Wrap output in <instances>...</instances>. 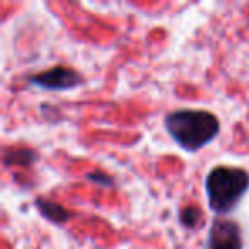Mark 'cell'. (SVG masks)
I'll use <instances>...</instances> for the list:
<instances>
[{"label": "cell", "mask_w": 249, "mask_h": 249, "mask_svg": "<svg viewBox=\"0 0 249 249\" xmlns=\"http://www.w3.org/2000/svg\"><path fill=\"white\" fill-rule=\"evenodd\" d=\"M179 222L183 227L186 229H198L203 222V212L198 205H188V207L181 208L179 212Z\"/></svg>", "instance_id": "cell-6"}, {"label": "cell", "mask_w": 249, "mask_h": 249, "mask_svg": "<svg viewBox=\"0 0 249 249\" xmlns=\"http://www.w3.org/2000/svg\"><path fill=\"white\" fill-rule=\"evenodd\" d=\"M208 207L217 217L232 213L249 191V173L235 166H217L205 178Z\"/></svg>", "instance_id": "cell-2"}, {"label": "cell", "mask_w": 249, "mask_h": 249, "mask_svg": "<svg viewBox=\"0 0 249 249\" xmlns=\"http://www.w3.org/2000/svg\"><path fill=\"white\" fill-rule=\"evenodd\" d=\"M87 179L94 181V183L104 184V186H109V184H111L109 176H104V174H89V176H87Z\"/></svg>", "instance_id": "cell-8"}, {"label": "cell", "mask_w": 249, "mask_h": 249, "mask_svg": "<svg viewBox=\"0 0 249 249\" xmlns=\"http://www.w3.org/2000/svg\"><path fill=\"white\" fill-rule=\"evenodd\" d=\"M38 159V154L31 149H18V150H7L4 156L5 166L19 164V166H29Z\"/></svg>", "instance_id": "cell-7"}, {"label": "cell", "mask_w": 249, "mask_h": 249, "mask_svg": "<svg viewBox=\"0 0 249 249\" xmlns=\"http://www.w3.org/2000/svg\"><path fill=\"white\" fill-rule=\"evenodd\" d=\"M36 208L39 210V213L46 218V220L53 222V224H63L69 220L70 212L67 208H63L60 203H53V201L46 200V198H36Z\"/></svg>", "instance_id": "cell-5"}, {"label": "cell", "mask_w": 249, "mask_h": 249, "mask_svg": "<svg viewBox=\"0 0 249 249\" xmlns=\"http://www.w3.org/2000/svg\"><path fill=\"white\" fill-rule=\"evenodd\" d=\"M28 84L43 90L65 92V90H72V89H75V87L82 86L84 77H82V73L77 72L72 67L56 65L48 70H43V72L31 75L28 79Z\"/></svg>", "instance_id": "cell-3"}, {"label": "cell", "mask_w": 249, "mask_h": 249, "mask_svg": "<svg viewBox=\"0 0 249 249\" xmlns=\"http://www.w3.org/2000/svg\"><path fill=\"white\" fill-rule=\"evenodd\" d=\"M164 128L184 152H198L217 139L220 121L207 109L179 107L166 114Z\"/></svg>", "instance_id": "cell-1"}, {"label": "cell", "mask_w": 249, "mask_h": 249, "mask_svg": "<svg viewBox=\"0 0 249 249\" xmlns=\"http://www.w3.org/2000/svg\"><path fill=\"white\" fill-rule=\"evenodd\" d=\"M203 249H244L241 225L232 218H213L207 232Z\"/></svg>", "instance_id": "cell-4"}]
</instances>
